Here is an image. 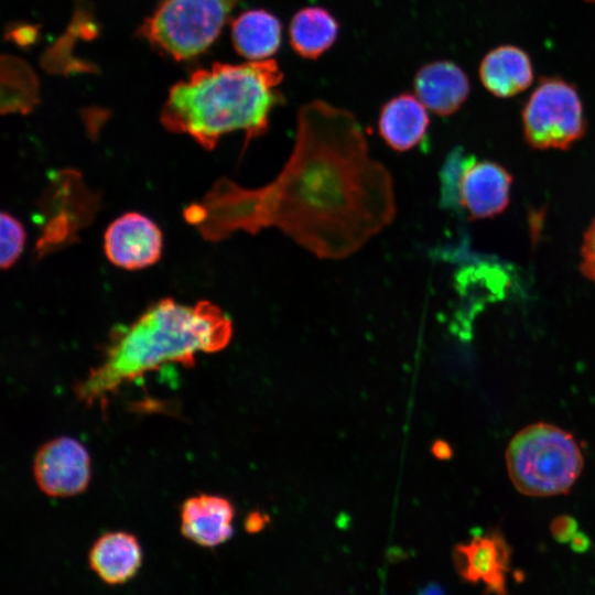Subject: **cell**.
Instances as JSON below:
<instances>
[{"instance_id":"cell-9","label":"cell","mask_w":595,"mask_h":595,"mask_svg":"<svg viewBox=\"0 0 595 595\" xmlns=\"http://www.w3.org/2000/svg\"><path fill=\"white\" fill-rule=\"evenodd\" d=\"M104 250L112 264L126 270H140L159 261L162 232L149 217L129 212L107 227Z\"/></svg>"},{"instance_id":"cell-1","label":"cell","mask_w":595,"mask_h":595,"mask_svg":"<svg viewBox=\"0 0 595 595\" xmlns=\"http://www.w3.org/2000/svg\"><path fill=\"white\" fill-rule=\"evenodd\" d=\"M389 171L369 154L348 110L313 100L299 110L292 153L272 182L245 188L220 177L184 210L204 239L277 227L320 259H344L393 220Z\"/></svg>"},{"instance_id":"cell-22","label":"cell","mask_w":595,"mask_h":595,"mask_svg":"<svg viewBox=\"0 0 595 595\" xmlns=\"http://www.w3.org/2000/svg\"><path fill=\"white\" fill-rule=\"evenodd\" d=\"M432 452L437 458L441 459H446L452 455L450 445L444 441L435 442L433 444Z\"/></svg>"},{"instance_id":"cell-15","label":"cell","mask_w":595,"mask_h":595,"mask_svg":"<svg viewBox=\"0 0 595 595\" xmlns=\"http://www.w3.org/2000/svg\"><path fill=\"white\" fill-rule=\"evenodd\" d=\"M430 123L425 106L411 94H401L380 110L378 129L385 142L396 151H409L420 144Z\"/></svg>"},{"instance_id":"cell-23","label":"cell","mask_w":595,"mask_h":595,"mask_svg":"<svg viewBox=\"0 0 595 595\" xmlns=\"http://www.w3.org/2000/svg\"><path fill=\"white\" fill-rule=\"evenodd\" d=\"M248 529L257 530L262 527L263 518L259 513H252L247 520Z\"/></svg>"},{"instance_id":"cell-20","label":"cell","mask_w":595,"mask_h":595,"mask_svg":"<svg viewBox=\"0 0 595 595\" xmlns=\"http://www.w3.org/2000/svg\"><path fill=\"white\" fill-rule=\"evenodd\" d=\"M550 531L558 542L567 543L578 533L577 522L570 516H558L552 520Z\"/></svg>"},{"instance_id":"cell-13","label":"cell","mask_w":595,"mask_h":595,"mask_svg":"<svg viewBox=\"0 0 595 595\" xmlns=\"http://www.w3.org/2000/svg\"><path fill=\"white\" fill-rule=\"evenodd\" d=\"M482 85L498 98H509L524 91L533 82L530 56L512 44L499 45L487 52L478 68Z\"/></svg>"},{"instance_id":"cell-21","label":"cell","mask_w":595,"mask_h":595,"mask_svg":"<svg viewBox=\"0 0 595 595\" xmlns=\"http://www.w3.org/2000/svg\"><path fill=\"white\" fill-rule=\"evenodd\" d=\"M572 550L575 552H585L589 547V539L582 532H578L570 542Z\"/></svg>"},{"instance_id":"cell-14","label":"cell","mask_w":595,"mask_h":595,"mask_svg":"<svg viewBox=\"0 0 595 595\" xmlns=\"http://www.w3.org/2000/svg\"><path fill=\"white\" fill-rule=\"evenodd\" d=\"M90 569L107 584L130 581L142 564V549L138 539L126 531H110L100 536L88 554Z\"/></svg>"},{"instance_id":"cell-5","label":"cell","mask_w":595,"mask_h":595,"mask_svg":"<svg viewBox=\"0 0 595 595\" xmlns=\"http://www.w3.org/2000/svg\"><path fill=\"white\" fill-rule=\"evenodd\" d=\"M239 0H163L140 28L158 51L176 61L204 52Z\"/></svg>"},{"instance_id":"cell-25","label":"cell","mask_w":595,"mask_h":595,"mask_svg":"<svg viewBox=\"0 0 595 595\" xmlns=\"http://www.w3.org/2000/svg\"><path fill=\"white\" fill-rule=\"evenodd\" d=\"M584 1H586L588 3H592V4H595V0H584Z\"/></svg>"},{"instance_id":"cell-4","label":"cell","mask_w":595,"mask_h":595,"mask_svg":"<svg viewBox=\"0 0 595 595\" xmlns=\"http://www.w3.org/2000/svg\"><path fill=\"white\" fill-rule=\"evenodd\" d=\"M505 461L513 487L530 497L567 493L584 466L575 437L545 422L532 423L516 433L506 448Z\"/></svg>"},{"instance_id":"cell-10","label":"cell","mask_w":595,"mask_h":595,"mask_svg":"<svg viewBox=\"0 0 595 595\" xmlns=\"http://www.w3.org/2000/svg\"><path fill=\"white\" fill-rule=\"evenodd\" d=\"M512 175L493 161H473L459 173L457 197L470 219L493 218L509 205Z\"/></svg>"},{"instance_id":"cell-2","label":"cell","mask_w":595,"mask_h":595,"mask_svg":"<svg viewBox=\"0 0 595 595\" xmlns=\"http://www.w3.org/2000/svg\"><path fill=\"white\" fill-rule=\"evenodd\" d=\"M231 321L214 303L185 305L162 299L115 337L104 360L76 387L91 404L119 386L169 363L193 366L197 353H215L230 340Z\"/></svg>"},{"instance_id":"cell-6","label":"cell","mask_w":595,"mask_h":595,"mask_svg":"<svg viewBox=\"0 0 595 595\" xmlns=\"http://www.w3.org/2000/svg\"><path fill=\"white\" fill-rule=\"evenodd\" d=\"M521 120L526 142L538 150H566L586 132L576 87L558 76L539 80L522 109Z\"/></svg>"},{"instance_id":"cell-12","label":"cell","mask_w":595,"mask_h":595,"mask_svg":"<svg viewBox=\"0 0 595 595\" xmlns=\"http://www.w3.org/2000/svg\"><path fill=\"white\" fill-rule=\"evenodd\" d=\"M234 515L232 505L224 497L192 496L181 507V532L201 547H217L232 536Z\"/></svg>"},{"instance_id":"cell-8","label":"cell","mask_w":595,"mask_h":595,"mask_svg":"<svg viewBox=\"0 0 595 595\" xmlns=\"http://www.w3.org/2000/svg\"><path fill=\"white\" fill-rule=\"evenodd\" d=\"M453 561L464 581L484 585L486 593L507 595L511 550L500 532L475 534L459 543L454 549Z\"/></svg>"},{"instance_id":"cell-19","label":"cell","mask_w":595,"mask_h":595,"mask_svg":"<svg viewBox=\"0 0 595 595\" xmlns=\"http://www.w3.org/2000/svg\"><path fill=\"white\" fill-rule=\"evenodd\" d=\"M580 270L586 279L595 283V217L583 235Z\"/></svg>"},{"instance_id":"cell-11","label":"cell","mask_w":595,"mask_h":595,"mask_svg":"<svg viewBox=\"0 0 595 595\" xmlns=\"http://www.w3.org/2000/svg\"><path fill=\"white\" fill-rule=\"evenodd\" d=\"M413 86L420 101L437 116L456 112L470 93L468 76L450 61H435L423 65L414 76Z\"/></svg>"},{"instance_id":"cell-7","label":"cell","mask_w":595,"mask_h":595,"mask_svg":"<svg viewBox=\"0 0 595 595\" xmlns=\"http://www.w3.org/2000/svg\"><path fill=\"white\" fill-rule=\"evenodd\" d=\"M33 474L42 493L50 497L82 494L91 476L90 456L86 447L71 436H58L36 452Z\"/></svg>"},{"instance_id":"cell-18","label":"cell","mask_w":595,"mask_h":595,"mask_svg":"<svg viewBox=\"0 0 595 595\" xmlns=\"http://www.w3.org/2000/svg\"><path fill=\"white\" fill-rule=\"evenodd\" d=\"M0 225V264L2 269H9L19 259L26 235L22 224L9 213L1 212Z\"/></svg>"},{"instance_id":"cell-16","label":"cell","mask_w":595,"mask_h":595,"mask_svg":"<svg viewBox=\"0 0 595 595\" xmlns=\"http://www.w3.org/2000/svg\"><path fill=\"white\" fill-rule=\"evenodd\" d=\"M281 37V22L263 9L245 11L231 23L234 47L249 61L268 60L279 50Z\"/></svg>"},{"instance_id":"cell-24","label":"cell","mask_w":595,"mask_h":595,"mask_svg":"<svg viewBox=\"0 0 595 595\" xmlns=\"http://www.w3.org/2000/svg\"><path fill=\"white\" fill-rule=\"evenodd\" d=\"M420 595H443L441 588L434 584L428 586Z\"/></svg>"},{"instance_id":"cell-3","label":"cell","mask_w":595,"mask_h":595,"mask_svg":"<svg viewBox=\"0 0 595 595\" xmlns=\"http://www.w3.org/2000/svg\"><path fill=\"white\" fill-rule=\"evenodd\" d=\"M282 80L275 60L215 63L170 89L161 123L170 132L188 134L205 150L237 130L245 132L247 145L267 132L271 111L283 101L278 89Z\"/></svg>"},{"instance_id":"cell-17","label":"cell","mask_w":595,"mask_h":595,"mask_svg":"<svg viewBox=\"0 0 595 595\" xmlns=\"http://www.w3.org/2000/svg\"><path fill=\"white\" fill-rule=\"evenodd\" d=\"M338 30V22L326 9L305 7L291 19L290 45L301 57L316 60L334 44Z\"/></svg>"}]
</instances>
